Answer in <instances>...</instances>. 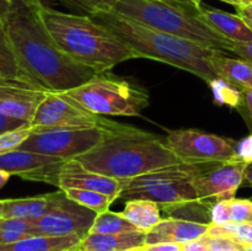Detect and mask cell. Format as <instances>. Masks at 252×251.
<instances>
[{
	"mask_svg": "<svg viewBox=\"0 0 252 251\" xmlns=\"http://www.w3.org/2000/svg\"><path fill=\"white\" fill-rule=\"evenodd\" d=\"M38 9L15 5L4 22L25 73L39 89L56 93H65L90 80L97 71L76 62L57 46Z\"/></svg>",
	"mask_w": 252,
	"mask_h": 251,
	"instance_id": "obj_1",
	"label": "cell"
},
{
	"mask_svg": "<svg viewBox=\"0 0 252 251\" xmlns=\"http://www.w3.org/2000/svg\"><path fill=\"white\" fill-rule=\"evenodd\" d=\"M91 17L107 27L139 58L176 66L194 74L208 84L219 78L209 61L217 49L207 48L189 39L144 26L111 10H101Z\"/></svg>",
	"mask_w": 252,
	"mask_h": 251,
	"instance_id": "obj_2",
	"label": "cell"
},
{
	"mask_svg": "<svg viewBox=\"0 0 252 251\" xmlns=\"http://www.w3.org/2000/svg\"><path fill=\"white\" fill-rule=\"evenodd\" d=\"M38 14L57 46L97 73L110 71L117 64L139 58L107 27L91 16L63 12L49 6L39 7Z\"/></svg>",
	"mask_w": 252,
	"mask_h": 251,
	"instance_id": "obj_3",
	"label": "cell"
},
{
	"mask_svg": "<svg viewBox=\"0 0 252 251\" xmlns=\"http://www.w3.org/2000/svg\"><path fill=\"white\" fill-rule=\"evenodd\" d=\"M78 160L91 171L121 181L182 162L165 140L126 125Z\"/></svg>",
	"mask_w": 252,
	"mask_h": 251,
	"instance_id": "obj_4",
	"label": "cell"
},
{
	"mask_svg": "<svg viewBox=\"0 0 252 251\" xmlns=\"http://www.w3.org/2000/svg\"><path fill=\"white\" fill-rule=\"evenodd\" d=\"M144 26L217 49L231 52L233 42L198 16L199 7L181 0H112L108 9Z\"/></svg>",
	"mask_w": 252,
	"mask_h": 251,
	"instance_id": "obj_5",
	"label": "cell"
},
{
	"mask_svg": "<svg viewBox=\"0 0 252 251\" xmlns=\"http://www.w3.org/2000/svg\"><path fill=\"white\" fill-rule=\"evenodd\" d=\"M211 164L169 165L133 179L122 180L120 198L148 199L172 212L193 203H204L198 198L194 180Z\"/></svg>",
	"mask_w": 252,
	"mask_h": 251,
	"instance_id": "obj_6",
	"label": "cell"
},
{
	"mask_svg": "<svg viewBox=\"0 0 252 251\" xmlns=\"http://www.w3.org/2000/svg\"><path fill=\"white\" fill-rule=\"evenodd\" d=\"M66 95L90 112L100 116H139L149 105L145 89L118 78L110 71L97 73Z\"/></svg>",
	"mask_w": 252,
	"mask_h": 251,
	"instance_id": "obj_7",
	"label": "cell"
},
{
	"mask_svg": "<svg viewBox=\"0 0 252 251\" xmlns=\"http://www.w3.org/2000/svg\"><path fill=\"white\" fill-rule=\"evenodd\" d=\"M121 127H123V125ZM118 128L101 126L34 127L33 133L20 145L19 149L61 157L63 160L78 159L97 147L112 130Z\"/></svg>",
	"mask_w": 252,
	"mask_h": 251,
	"instance_id": "obj_8",
	"label": "cell"
},
{
	"mask_svg": "<svg viewBox=\"0 0 252 251\" xmlns=\"http://www.w3.org/2000/svg\"><path fill=\"white\" fill-rule=\"evenodd\" d=\"M26 181L44 182L58 187V189L81 188L101 192L110 196L113 201L120 198L122 181L105 176L86 169L78 159L64 160L57 164L47 165L20 176Z\"/></svg>",
	"mask_w": 252,
	"mask_h": 251,
	"instance_id": "obj_9",
	"label": "cell"
},
{
	"mask_svg": "<svg viewBox=\"0 0 252 251\" xmlns=\"http://www.w3.org/2000/svg\"><path fill=\"white\" fill-rule=\"evenodd\" d=\"M165 143L182 162L217 164L235 157L238 140L194 128H182L167 130Z\"/></svg>",
	"mask_w": 252,
	"mask_h": 251,
	"instance_id": "obj_10",
	"label": "cell"
},
{
	"mask_svg": "<svg viewBox=\"0 0 252 251\" xmlns=\"http://www.w3.org/2000/svg\"><path fill=\"white\" fill-rule=\"evenodd\" d=\"M30 125L33 127L46 128L86 126L118 128L122 123H117L108 120L105 116L90 112L75 100L69 97L65 93L48 91L37 107Z\"/></svg>",
	"mask_w": 252,
	"mask_h": 251,
	"instance_id": "obj_11",
	"label": "cell"
},
{
	"mask_svg": "<svg viewBox=\"0 0 252 251\" xmlns=\"http://www.w3.org/2000/svg\"><path fill=\"white\" fill-rule=\"evenodd\" d=\"M96 217V212L71 201L62 191L61 197L51 211L41 218L32 220V224L36 235H78L84 239L90 234Z\"/></svg>",
	"mask_w": 252,
	"mask_h": 251,
	"instance_id": "obj_12",
	"label": "cell"
},
{
	"mask_svg": "<svg viewBox=\"0 0 252 251\" xmlns=\"http://www.w3.org/2000/svg\"><path fill=\"white\" fill-rule=\"evenodd\" d=\"M246 166L236 157L208 165L194 180L198 198L207 204L234 198L244 182Z\"/></svg>",
	"mask_w": 252,
	"mask_h": 251,
	"instance_id": "obj_13",
	"label": "cell"
},
{
	"mask_svg": "<svg viewBox=\"0 0 252 251\" xmlns=\"http://www.w3.org/2000/svg\"><path fill=\"white\" fill-rule=\"evenodd\" d=\"M209 224L182 218L161 219L147 233L145 245L158 243L189 244L206 236Z\"/></svg>",
	"mask_w": 252,
	"mask_h": 251,
	"instance_id": "obj_14",
	"label": "cell"
},
{
	"mask_svg": "<svg viewBox=\"0 0 252 251\" xmlns=\"http://www.w3.org/2000/svg\"><path fill=\"white\" fill-rule=\"evenodd\" d=\"M198 16L202 21L229 41H252V30L239 14H230L223 10L209 7H199Z\"/></svg>",
	"mask_w": 252,
	"mask_h": 251,
	"instance_id": "obj_15",
	"label": "cell"
},
{
	"mask_svg": "<svg viewBox=\"0 0 252 251\" xmlns=\"http://www.w3.org/2000/svg\"><path fill=\"white\" fill-rule=\"evenodd\" d=\"M211 64L219 78L235 86L241 93L252 89V63L241 58H231L225 52L216 51Z\"/></svg>",
	"mask_w": 252,
	"mask_h": 251,
	"instance_id": "obj_16",
	"label": "cell"
},
{
	"mask_svg": "<svg viewBox=\"0 0 252 251\" xmlns=\"http://www.w3.org/2000/svg\"><path fill=\"white\" fill-rule=\"evenodd\" d=\"M147 240L144 231L122 234H89L81 240V251H129L143 248Z\"/></svg>",
	"mask_w": 252,
	"mask_h": 251,
	"instance_id": "obj_17",
	"label": "cell"
},
{
	"mask_svg": "<svg viewBox=\"0 0 252 251\" xmlns=\"http://www.w3.org/2000/svg\"><path fill=\"white\" fill-rule=\"evenodd\" d=\"M62 191L52 192L38 197H29V198L6 199L5 202L4 217L2 218H21L34 220L51 211L52 207L61 197Z\"/></svg>",
	"mask_w": 252,
	"mask_h": 251,
	"instance_id": "obj_18",
	"label": "cell"
},
{
	"mask_svg": "<svg viewBox=\"0 0 252 251\" xmlns=\"http://www.w3.org/2000/svg\"><path fill=\"white\" fill-rule=\"evenodd\" d=\"M83 239L78 235H31L14 244L0 245V251H74Z\"/></svg>",
	"mask_w": 252,
	"mask_h": 251,
	"instance_id": "obj_19",
	"label": "cell"
},
{
	"mask_svg": "<svg viewBox=\"0 0 252 251\" xmlns=\"http://www.w3.org/2000/svg\"><path fill=\"white\" fill-rule=\"evenodd\" d=\"M0 78L17 85L39 89L22 69L2 21H0Z\"/></svg>",
	"mask_w": 252,
	"mask_h": 251,
	"instance_id": "obj_20",
	"label": "cell"
},
{
	"mask_svg": "<svg viewBox=\"0 0 252 251\" xmlns=\"http://www.w3.org/2000/svg\"><path fill=\"white\" fill-rule=\"evenodd\" d=\"M62 161L64 160L61 157L16 149L0 155V169L10 172L12 176L20 177L21 175L33 171V170Z\"/></svg>",
	"mask_w": 252,
	"mask_h": 251,
	"instance_id": "obj_21",
	"label": "cell"
},
{
	"mask_svg": "<svg viewBox=\"0 0 252 251\" xmlns=\"http://www.w3.org/2000/svg\"><path fill=\"white\" fill-rule=\"evenodd\" d=\"M138 230L148 233L160 220V206L148 199H129L126 201L125 208L121 212Z\"/></svg>",
	"mask_w": 252,
	"mask_h": 251,
	"instance_id": "obj_22",
	"label": "cell"
},
{
	"mask_svg": "<svg viewBox=\"0 0 252 251\" xmlns=\"http://www.w3.org/2000/svg\"><path fill=\"white\" fill-rule=\"evenodd\" d=\"M206 235L213 239H228L241 246H251L252 221H245V223L229 221L226 224L211 223Z\"/></svg>",
	"mask_w": 252,
	"mask_h": 251,
	"instance_id": "obj_23",
	"label": "cell"
},
{
	"mask_svg": "<svg viewBox=\"0 0 252 251\" xmlns=\"http://www.w3.org/2000/svg\"><path fill=\"white\" fill-rule=\"evenodd\" d=\"M132 231L140 230H138L122 213L108 209L97 214L90 234H122L132 233Z\"/></svg>",
	"mask_w": 252,
	"mask_h": 251,
	"instance_id": "obj_24",
	"label": "cell"
},
{
	"mask_svg": "<svg viewBox=\"0 0 252 251\" xmlns=\"http://www.w3.org/2000/svg\"><path fill=\"white\" fill-rule=\"evenodd\" d=\"M71 201L76 202L80 206L86 207L96 213H102L110 209V206L113 203V199L107 194H103L101 192L91 191V189H81V188H65L62 189Z\"/></svg>",
	"mask_w": 252,
	"mask_h": 251,
	"instance_id": "obj_25",
	"label": "cell"
},
{
	"mask_svg": "<svg viewBox=\"0 0 252 251\" xmlns=\"http://www.w3.org/2000/svg\"><path fill=\"white\" fill-rule=\"evenodd\" d=\"M212 93L214 95V100L219 105H225L229 107L238 108L241 101V91L235 86L229 84L228 81L221 78H217L212 83H209Z\"/></svg>",
	"mask_w": 252,
	"mask_h": 251,
	"instance_id": "obj_26",
	"label": "cell"
},
{
	"mask_svg": "<svg viewBox=\"0 0 252 251\" xmlns=\"http://www.w3.org/2000/svg\"><path fill=\"white\" fill-rule=\"evenodd\" d=\"M33 130L34 127L29 123L26 126H22L21 128L0 134V155L19 149L20 145L33 133Z\"/></svg>",
	"mask_w": 252,
	"mask_h": 251,
	"instance_id": "obj_27",
	"label": "cell"
},
{
	"mask_svg": "<svg viewBox=\"0 0 252 251\" xmlns=\"http://www.w3.org/2000/svg\"><path fill=\"white\" fill-rule=\"evenodd\" d=\"M112 0H58L61 5L70 10V12L78 15L91 16L101 10H107Z\"/></svg>",
	"mask_w": 252,
	"mask_h": 251,
	"instance_id": "obj_28",
	"label": "cell"
},
{
	"mask_svg": "<svg viewBox=\"0 0 252 251\" xmlns=\"http://www.w3.org/2000/svg\"><path fill=\"white\" fill-rule=\"evenodd\" d=\"M229 221L231 223H245L250 221L252 216V201L251 199L231 198L228 199Z\"/></svg>",
	"mask_w": 252,
	"mask_h": 251,
	"instance_id": "obj_29",
	"label": "cell"
},
{
	"mask_svg": "<svg viewBox=\"0 0 252 251\" xmlns=\"http://www.w3.org/2000/svg\"><path fill=\"white\" fill-rule=\"evenodd\" d=\"M0 229L36 235L34 234L33 224H32V220H30V219L0 218Z\"/></svg>",
	"mask_w": 252,
	"mask_h": 251,
	"instance_id": "obj_30",
	"label": "cell"
},
{
	"mask_svg": "<svg viewBox=\"0 0 252 251\" xmlns=\"http://www.w3.org/2000/svg\"><path fill=\"white\" fill-rule=\"evenodd\" d=\"M236 110L243 116L244 121H245L246 126L252 134V89L241 93L240 105L238 106Z\"/></svg>",
	"mask_w": 252,
	"mask_h": 251,
	"instance_id": "obj_31",
	"label": "cell"
},
{
	"mask_svg": "<svg viewBox=\"0 0 252 251\" xmlns=\"http://www.w3.org/2000/svg\"><path fill=\"white\" fill-rule=\"evenodd\" d=\"M211 223L213 224H226L229 223V208H228V199L216 202L212 206L211 212Z\"/></svg>",
	"mask_w": 252,
	"mask_h": 251,
	"instance_id": "obj_32",
	"label": "cell"
},
{
	"mask_svg": "<svg viewBox=\"0 0 252 251\" xmlns=\"http://www.w3.org/2000/svg\"><path fill=\"white\" fill-rule=\"evenodd\" d=\"M235 157L246 162V164H252V134L238 140L235 149Z\"/></svg>",
	"mask_w": 252,
	"mask_h": 251,
	"instance_id": "obj_33",
	"label": "cell"
},
{
	"mask_svg": "<svg viewBox=\"0 0 252 251\" xmlns=\"http://www.w3.org/2000/svg\"><path fill=\"white\" fill-rule=\"evenodd\" d=\"M29 125V122L19 120V118H14L11 116H7L0 111V134L2 133L10 132V130H15L17 128H21L22 126Z\"/></svg>",
	"mask_w": 252,
	"mask_h": 251,
	"instance_id": "obj_34",
	"label": "cell"
},
{
	"mask_svg": "<svg viewBox=\"0 0 252 251\" xmlns=\"http://www.w3.org/2000/svg\"><path fill=\"white\" fill-rule=\"evenodd\" d=\"M231 53L236 54L241 59L252 63V41L249 42H233Z\"/></svg>",
	"mask_w": 252,
	"mask_h": 251,
	"instance_id": "obj_35",
	"label": "cell"
},
{
	"mask_svg": "<svg viewBox=\"0 0 252 251\" xmlns=\"http://www.w3.org/2000/svg\"><path fill=\"white\" fill-rule=\"evenodd\" d=\"M31 236V234L19 233V231L4 230L0 229V245H6V244H14L16 241L24 240V239Z\"/></svg>",
	"mask_w": 252,
	"mask_h": 251,
	"instance_id": "obj_36",
	"label": "cell"
},
{
	"mask_svg": "<svg viewBox=\"0 0 252 251\" xmlns=\"http://www.w3.org/2000/svg\"><path fill=\"white\" fill-rule=\"evenodd\" d=\"M185 244L176 243H158L144 245L143 249L145 251H182Z\"/></svg>",
	"mask_w": 252,
	"mask_h": 251,
	"instance_id": "obj_37",
	"label": "cell"
},
{
	"mask_svg": "<svg viewBox=\"0 0 252 251\" xmlns=\"http://www.w3.org/2000/svg\"><path fill=\"white\" fill-rule=\"evenodd\" d=\"M182 251H208V244H207V238L203 236L202 239L192 243L185 244Z\"/></svg>",
	"mask_w": 252,
	"mask_h": 251,
	"instance_id": "obj_38",
	"label": "cell"
},
{
	"mask_svg": "<svg viewBox=\"0 0 252 251\" xmlns=\"http://www.w3.org/2000/svg\"><path fill=\"white\" fill-rule=\"evenodd\" d=\"M15 4L12 0H0V21H6L10 12L14 10Z\"/></svg>",
	"mask_w": 252,
	"mask_h": 251,
	"instance_id": "obj_39",
	"label": "cell"
},
{
	"mask_svg": "<svg viewBox=\"0 0 252 251\" xmlns=\"http://www.w3.org/2000/svg\"><path fill=\"white\" fill-rule=\"evenodd\" d=\"M12 1H14L15 5H25V6L34 7V9L43 6L41 4V0H12Z\"/></svg>",
	"mask_w": 252,
	"mask_h": 251,
	"instance_id": "obj_40",
	"label": "cell"
},
{
	"mask_svg": "<svg viewBox=\"0 0 252 251\" xmlns=\"http://www.w3.org/2000/svg\"><path fill=\"white\" fill-rule=\"evenodd\" d=\"M244 182L246 186L252 187V164H248L245 169V174H244Z\"/></svg>",
	"mask_w": 252,
	"mask_h": 251,
	"instance_id": "obj_41",
	"label": "cell"
},
{
	"mask_svg": "<svg viewBox=\"0 0 252 251\" xmlns=\"http://www.w3.org/2000/svg\"><path fill=\"white\" fill-rule=\"evenodd\" d=\"M12 175L10 174V172L5 171V170L0 169V188H2V187L5 186V185L9 182L10 177H11Z\"/></svg>",
	"mask_w": 252,
	"mask_h": 251,
	"instance_id": "obj_42",
	"label": "cell"
},
{
	"mask_svg": "<svg viewBox=\"0 0 252 251\" xmlns=\"http://www.w3.org/2000/svg\"><path fill=\"white\" fill-rule=\"evenodd\" d=\"M238 14L243 17L244 21H245L246 24H248V26L252 30V16H250V15L246 14L245 11H243V10H240V9H238Z\"/></svg>",
	"mask_w": 252,
	"mask_h": 251,
	"instance_id": "obj_43",
	"label": "cell"
},
{
	"mask_svg": "<svg viewBox=\"0 0 252 251\" xmlns=\"http://www.w3.org/2000/svg\"><path fill=\"white\" fill-rule=\"evenodd\" d=\"M219 1H223V2H226V4L233 5V6H235L236 9H240V7H243L241 0H219Z\"/></svg>",
	"mask_w": 252,
	"mask_h": 251,
	"instance_id": "obj_44",
	"label": "cell"
},
{
	"mask_svg": "<svg viewBox=\"0 0 252 251\" xmlns=\"http://www.w3.org/2000/svg\"><path fill=\"white\" fill-rule=\"evenodd\" d=\"M5 202H6V199H0V218H2V217H4Z\"/></svg>",
	"mask_w": 252,
	"mask_h": 251,
	"instance_id": "obj_45",
	"label": "cell"
},
{
	"mask_svg": "<svg viewBox=\"0 0 252 251\" xmlns=\"http://www.w3.org/2000/svg\"><path fill=\"white\" fill-rule=\"evenodd\" d=\"M182 1H187V2H189V4L194 5V6L201 7V2H202V0H182Z\"/></svg>",
	"mask_w": 252,
	"mask_h": 251,
	"instance_id": "obj_46",
	"label": "cell"
},
{
	"mask_svg": "<svg viewBox=\"0 0 252 251\" xmlns=\"http://www.w3.org/2000/svg\"><path fill=\"white\" fill-rule=\"evenodd\" d=\"M240 10H243V11H245L246 14H249L250 16H252V5H250V6H246V7H240Z\"/></svg>",
	"mask_w": 252,
	"mask_h": 251,
	"instance_id": "obj_47",
	"label": "cell"
},
{
	"mask_svg": "<svg viewBox=\"0 0 252 251\" xmlns=\"http://www.w3.org/2000/svg\"><path fill=\"white\" fill-rule=\"evenodd\" d=\"M56 1H58V0H41V4L43 6H49V4H53Z\"/></svg>",
	"mask_w": 252,
	"mask_h": 251,
	"instance_id": "obj_48",
	"label": "cell"
},
{
	"mask_svg": "<svg viewBox=\"0 0 252 251\" xmlns=\"http://www.w3.org/2000/svg\"><path fill=\"white\" fill-rule=\"evenodd\" d=\"M0 85H17V84L10 83V81L5 80V79H1V78H0ZM22 86H24V85H22Z\"/></svg>",
	"mask_w": 252,
	"mask_h": 251,
	"instance_id": "obj_49",
	"label": "cell"
},
{
	"mask_svg": "<svg viewBox=\"0 0 252 251\" xmlns=\"http://www.w3.org/2000/svg\"><path fill=\"white\" fill-rule=\"evenodd\" d=\"M241 4H243V7L250 6L252 5V0H241Z\"/></svg>",
	"mask_w": 252,
	"mask_h": 251,
	"instance_id": "obj_50",
	"label": "cell"
},
{
	"mask_svg": "<svg viewBox=\"0 0 252 251\" xmlns=\"http://www.w3.org/2000/svg\"><path fill=\"white\" fill-rule=\"evenodd\" d=\"M129 251H145L143 248H138V249H133V250H129Z\"/></svg>",
	"mask_w": 252,
	"mask_h": 251,
	"instance_id": "obj_51",
	"label": "cell"
},
{
	"mask_svg": "<svg viewBox=\"0 0 252 251\" xmlns=\"http://www.w3.org/2000/svg\"><path fill=\"white\" fill-rule=\"evenodd\" d=\"M250 221H252V216H251V218H250Z\"/></svg>",
	"mask_w": 252,
	"mask_h": 251,
	"instance_id": "obj_52",
	"label": "cell"
},
{
	"mask_svg": "<svg viewBox=\"0 0 252 251\" xmlns=\"http://www.w3.org/2000/svg\"><path fill=\"white\" fill-rule=\"evenodd\" d=\"M250 248H251V249H252V245H251V246H250Z\"/></svg>",
	"mask_w": 252,
	"mask_h": 251,
	"instance_id": "obj_53",
	"label": "cell"
},
{
	"mask_svg": "<svg viewBox=\"0 0 252 251\" xmlns=\"http://www.w3.org/2000/svg\"><path fill=\"white\" fill-rule=\"evenodd\" d=\"M250 199H251V201H252V197H251V198H250Z\"/></svg>",
	"mask_w": 252,
	"mask_h": 251,
	"instance_id": "obj_54",
	"label": "cell"
},
{
	"mask_svg": "<svg viewBox=\"0 0 252 251\" xmlns=\"http://www.w3.org/2000/svg\"><path fill=\"white\" fill-rule=\"evenodd\" d=\"M74 251H76V250H74Z\"/></svg>",
	"mask_w": 252,
	"mask_h": 251,
	"instance_id": "obj_55",
	"label": "cell"
},
{
	"mask_svg": "<svg viewBox=\"0 0 252 251\" xmlns=\"http://www.w3.org/2000/svg\"><path fill=\"white\" fill-rule=\"evenodd\" d=\"M181 1H182V0H181Z\"/></svg>",
	"mask_w": 252,
	"mask_h": 251,
	"instance_id": "obj_56",
	"label": "cell"
}]
</instances>
